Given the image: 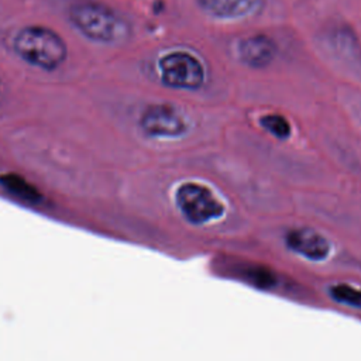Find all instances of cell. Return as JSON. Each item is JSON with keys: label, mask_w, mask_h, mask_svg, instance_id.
<instances>
[{"label": "cell", "mask_w": 361, "mask_h": 361, "mask_svg": "<svg viewBox=\"0 0 361 361\" xmlns=\"http://www.w3.org/2000/svg\"><path fill=\"white\" fill-rule=\"evenodd\" d=\"M199 6L212 17L221 20L244 18L255 13L261 0H197Z\"/></svg>", "instance_id": "cell-8"}, {"label": "cell", "mask_w": 361, "mask_h": 361, "mask_svg": "<svg viewBox=\"0 0 361 361\" xmlns=\"http://www.w3.org/2000/svg\"><path fill=\"white\" fill-rule=\"evenodd\" d=\"M175 203L182 216L192 224H206L224 214V204L207 186L185 182L175 192Z\"/></svg>", "instance_id": "cell-3"}, {"label": "cell", "mask_w": 361, "mask_h": 361, "mask_svg": "<svg viewBox=\"0 0 361 361\" xmlns=\"http://www.w3.org/2000/svg\"><path fill=\"white\" fill-rule=\"evenodd\" d=\"M330 296L338 303H343L351 307H361V289H357L351 285L338 283L331 286Z\"/></svg>", "instance_id": "cell-10"}, {"label": "cell", "mask_w": 361, "mask_h": 361, "mask_svg": "<svg viewBox=\"0 0 361 361\" xmlns=\"http://www.w3.org/2000/svg\"><path fill=\"white\" fill-rule=\"evenodd\" d=\"M144 134L152 138H179L188 131L186 118L171 104H152L140 120Z\"/></svg>", "instance_id": "cell-5"}, {"label": "cell", "mask_w": 361, "mask_h": 361, "mask_svg": "<svg viewBox=\"0 0 361 361\" xmlns=\"http://www.w3.org/2000/svg\"><path fill=\"white\" fill-rule=\"evenodd\" d=\"M275 54V42L262 34L247 37L238 44L240 59L251 68L259 69L268 66L274 61Z\"/></svg>", "instance_id": "cell-7"}, {"label": "cell", "mask_w": 361, "mask_h": 361, "mask_svg": "<svg viewBox=\"0 0 361 361\" xmlns=\"http://www.w3.org/2000/svg\"><path fill=\"white\" fill-rule=\"evenodd\" d=\"M14 51L25 62L52 71L66 59V45L59 34L47 27L31 25L18 31L13 42Z\"/></svg>", "instance_id": "cell-2"}, {"label": "cell", "mask_w": 361, "mask_h": 361, "mask_svg": "<svg viewBox=\"0 0 361 361\" xmlns=\"http://www.w3.org/2000/svg\"><path fill=\"white\" fill-rule=\"evenodd\" d=\"M71 23L89 39L97 42H117L127 37V23L106 4L80 0L69 8Z\"/></svg>", "instance_id": "cell-1"}, {"label": "cell", "mask_w": 361, "mask_h": 361, "mask_svg": "<svg viewBox=\"0 0 361 361\" xmlns=\"http://www.w3.org/2000/svg\"><path fill=\"white\" fill-rule=\"evenodd\" d=\"M248 278L254 285L259 288H271L276 282L275 275L264 267H252L248 269Z\"/></svg>", "instance_id": "cell-11"}, {"label": "cell", "mask_w": 361, "mask_h": 361, "mask_svg": "<svg viewBox=\"0 0 361 361\" xmlns=\"http://www.w3.org/2000/svg\"><path fill=\"white\" fill-rule=\"evenodd\" d=\"M286 247L310 261H323L330 255V243L312 228H292L285 234Z\"/></svg>", "instance_id": "cell-6"}, {"label": "cell", "mask_w": 361, "mask_h": 361, "mask_svg": "<svg viewBox=\"0 0 361 361\" xmlns=\"http://www.w3.org/2000/svg\"><path fill=\"white\" fill-rule=\"evenodd\" d=\"M259 124L279 140H286L290 135V124L281 114H265L259 118Z\"/></svg>", "instance_id": "cell-9"}, {"label": "cell", "mask_w": 361, "mask_h": 361, "mask_svg": "<svg viewBox=\"0 0 361 361\" xmlns=\"http://www.w3.org/2000/svg\"><path fill=\"white\" fill-rule=\"evenodd\" d=\"M158 69L162 82L173 89L196 90L204 82L202 62L186 51L165 54L158 62Z\"/></svg>", "instance_id": "cell-4"}]
</instances>
